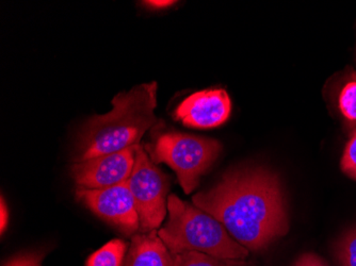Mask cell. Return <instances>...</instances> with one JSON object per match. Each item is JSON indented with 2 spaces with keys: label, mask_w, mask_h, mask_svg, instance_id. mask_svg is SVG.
Returning <instances> with one entry per match:
<instances>
[{
  "label": "cell",
  "mask_w": 356,
  "mask_h": 266,
  "mask_svg": "<svg viewBox=\"0 0 356 266\" xmlns=\"http://www.w3.org/2000/svg\"><path fill=\"white\" fill-rule=\"evenodd\" d=\"M192 199L249 251H263L287 233L281 183L277 176L261 167L229 172L215 187Z\"/></svg>",
  "instance_id": "cell-1"
},
{
  "label": "cell",
  "mask_w": 356,
  "mask_h": 266,
  "mask_svg": "<svg viewBox=\"0 0 356 266\" xmlns=\"http://www.w3.org/2000/svg\"><path fill=\"white\" fill-rule=\"evenodd\" d=\"M157 82L137 85L112 99L113 109L89 119L78 141L76 162L110 155L139 145L147 130L158 123Z\"/></svg>",
  "instance_id": "cell-2"
},
{
  "label": "cell",
  "mask_w": 356,
  "mask_h": 266,
  "mask_svg": "<svg viewBox=\"0 0 356 266\" xmlns=\"http://www.w3.org/2000/svg\"><path fill=\"white\" fill-rule=\"evenodd\" d=\"M169 221L160 228L158 235L172 255L197 251L220 259L243 261L250 251L240 245L226 228L213 215L181 201L168 197Z\"/></svg>",
  "instance_id": "cell-3"
},
{
  "label": "cell",
  "mask_w": 356,
  "mask_h": 266,
  "mask_svg": "<svg viewBox=\"0 0 356 266\" xmlns=\"http://www.w3.org/2000/svg\"><path fill=\"white\" fill-rule=\"evenodd\" d=\"M220 151L221 144L216 140L168 132L158 138L151 156L154 163L168 164L177 175L184 192L190 194L197 189Z\"/></svg>",
  "instance_id": "cell-4"
},
{
  "label": "cell",
  "mask_w": 356,
  "mask_h": 266,
  "mask_svg": "<svg viewBox=\"0 0 356 266\" xmlns=\"http://www.w3.org/2000/svg\"><path fill=\"white\" fill-rule=\"evenodd\" d=\"M127 183L139 214L140 229H158L167 215L170 177L149 159L142 146L136 147L135 166Z\"/></svg>",
  "instance_id": "cell-5"
},
{
  "label": "cell",
  "mask_w": 356,
  "mask_h": 266,
  "mask_svg": "<svg viewBox=\"0 0 356 266\" xmlns=\"http://www.w3.org/2000/svg\"><path fill=\"white\" fill-rule=\"evenodd\" d=\"M76 197L94 214L119 228L126 235L140 228L139 214L127 181L104 189L78 187Z\"/></svg>",
  "instance_id": "cell-6"
},
{
  "label": "cell",
  "mask_w": 356,
  "mask_h": 266,
  "mask_svg": "<svg viewBox=\"0 0 356 266\" xmlns=\"http://www.w3.org/2000/svg\"><path fill=\"white\" fill-rule=\"evenodd\" d=\"M137 146L110 155L76 162L71 167L72 177L78 187L86 189H104L121 185L127 181L133 173Z\"/></svg>",
  "instance_id": "cell-7"
},
{
  "label": "cell",
  "mask_w": 356,
  "mask_h": 266,
  "mask_svg": "<svg viewBox=\"0 0 356 266\" xmlns=\"http://www.w3.org/2000/svg\"><path fill=\"white\" fill-rule=\"evenodd\" d=\"M231 110V98L224 90H205L186 98L174 116L188 127L213 128L229 119Z\"/></svg>",
  "instance_id": "cell-8"
},
{
  "label": "cell",
  "mask_w": 356,
  "mask_h": 266,
  "mask_svg": "<svg viewBox=\"0 0 356 266\" xmlns=\"http://www.w3.org/2000/svg\"><path fill=\"white\" fill-rule=\"evenodd\" d=\"M123 266H173V255L156 230L134 235Z\"/></svg>",
  "instance_id": "cell-9"
},
{
  "label": "cell",
  "mask_w": 356,
  "mask_h": 266,
  "mask_svg": "<svg viewBox=\"0 0 356 266\" xmlns=\"http://www.w3.org/2000/svg\"><path fill=\"white\" fill-rule=\"evenodd\" d=\"M126 251L127 243L119 239L112 240L90 256L87 266H123Z\"/></svg>",
  "instance_id": "cell-10"
},
{
  "label": "cell",
  "mask_w": 356,
  "mask_h": 266,
  "mask_svg": "<svg viewBox=\"0 0 356 266\" xmlns=\"http://www.w3.org/2000/svg\"><path fill=\"white\" fill-rule=\"evenodd\" d=\"M173 266H245L243 261L220 259L197 251H184L173 255Z\"/></svg>",
  "instance_id": "cell-11"
},
{
  "label": "cell",
  "mask_w": 356,
  "mask_h": 266,
  "mask_svg": "<svg viewBox=\"0 0 356 266\" xmlns=\"http://www.w3.org/2000/svg\"><path fill=\"white\" fill-rule=\"evenodd\" d=\"M335 253L341 266H356V227L346 232L338 241Z\"/></svg>",
  "instance_id": "cell-12"
},
{
  "label": "cell",
  "mask_w": 356,
  "mask_h": 266,
  "mask_svg": "<svg viewBox=\"0 0 356 266\" xmlns=\"http://www.w3.org/2000/svg\"><path fill=\"white\" fill-rule=\"evenodd\" d=\"M339 109L350 123H356V78L350 80L339 94Z\"/></svg>",
  "instance_id": "cell-13"
},
{
  "label": "cell",
  "mask_w": 356,
  "mask_h": 266,
  "mask_svg": "<svg viewBox=\"0 0 356 266\" xmlns=\"http://www.w3.org/2000/svg\"><path fill=\"white\" fill-rule=\"evenodd\" d=\"M341 166L346 175L356 180V129L346 145Z\"/></svg>",
  "instance_id": "cell-14"
},
{
  "label": "cell",
  "mask_w": 356,
  "mask_h": 266,
  "mask_svg": "<svg viewBox=\"0 0 356 266\" xmlns=\"http://www.w3.org/2000/svg\"><path fill=\"white\" fill-rule=\"evenodd\" d=\"M43 256L39 253H26L15 256L3 266H41Z\"/></svg>",
  "instance_id": "cell-15"
},
{
  "label": "cell",
  "mask_w": 356,
  "mask_h": 266,
  "mask_svg": "<svg viewBox=\"0 0 356 266\" xmlns=\"http://www.w3.org/2000/svg\"><path fill=\"white\" fill-rule=\"evenodd\" d=\"M293 266H329L325 260L315 253H307L300 256Z\"/></svg>",
  "instance_id": "cell-16"
},
{
  "label": "cell",
  "mask_w": 356,
  "mask_h": 266,
  "mask_svg": "<svg viewBox=\"0 0 356 266\" xmlns=\"http://www.w3.org/2000/svg\"><path fill=\"white\" fill-rule=\"evenodd\" d=\"M0 212H1V223H0L1 224V233H3L8 225V219H9V216H8V209L7 207H6L3 197H1V209H0Z\"/></svg>",
  "instance_id": "cell-17"
},
{
  "label": "cell",
  "mask_w": 356,
  "mask_h": 266,
  "mask_svg": "<svg viewBox=\"0 0 356 266\" xmlns=\"http://www.w3.org/2000/svg\"><path fill=\"white\" fill-rule=\"evenodd\" d=\"M144 5L149 6V7L152 8H157V9H160V8H165L169 7V6L173 5L174 1H168V0H153V1H144Z\"/></svg>",
  "instance_id": "cell-18"
}]
</instances>
